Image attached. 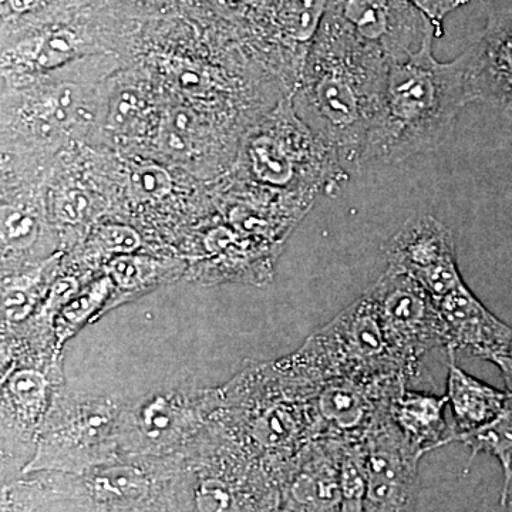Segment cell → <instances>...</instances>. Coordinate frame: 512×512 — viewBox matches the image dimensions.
<instances>
[{"label": "cell", "instance_id": "cell-1", "mask_svg": "<svg viewBox=\"0 0 512 512\" xmlns=\"http://www.w3.org/2000/svg\"><path fill=\"white\" fill-rule=\"evenodd\" d=\"M474 101L467 49L453 62H439L433 40L419 52L389 63L366 163H402L446 143L458 114Z\"/></svg>", "mask_w": 512, "mask_h": 512}, {"label": "cell", "instance_id": "cell-2", "mask_svg": "<svg viewBox=\"0 0 512 512\" xmlns=\"http://www.w3.org/2000/svg\"><path fill=\"white\" fill-rule=\"evenodd\" d=\"M318 35L306 106L326 147L352 174L366 164L390 60L328 16Z\"/></svg>", "mask_w": 512, "mask_h": 512}, {"label": "cell", "instance_id": "cell-3", "mask_svg": "<svg viewBox=\"0 0 512 512\" xmlns=\"http://www.w3.org/2000/svg\"><path fill=\"white\" fill-rule=\"evenodd\" d=\"M295 369L318 386L333 377L400 376L409 382L387 346L375 303L367 292L313 336L295 360Z\"/></svg>", "mask_w": 512, "mask_h": 512}, {"label": "cell", "instance_id": "cell-4", "mask_svg": "<svg viewBox=\"0 0 512 512\" xmlns=\"http://www.w3.org/2000/svg\"><path fill=\"white\" fill-rule=\"evenodd\" d=\"M366 292L375 303L390 352L409 380L414 379L427 353L448 346L439 305L416 279L392 266Z\"/></svg>", "mask_w": 512, "mask_h": 512}, {"label": "cell", "instance_id": "cell-5", "mask_svg": "<svg viewBox=\"0 0 512 512\" xmlns=\"http://www.w3.org/2000/svg\"><path fill=\"white\" fill-rule=\"evenodd\" d=\"M404 377H333L309 400L313 439L363 440L394 397L407 387Z\"/></svg>", "mask_w": 512, "mask_h": 512}, {"label": "cell", "instance_id": "cell-6", "mask_svg": "<svg viewBox=\"0 0 512 512\" xmlns=\"http://www.w3.org/2000/svg\"><path fill=\"white\" fill-rule=\"evenodd\" d=\"M326 16L390 62L414 55L439 37L429 16L410 0H329Z\"/></svg>", "mask_w": 512, "mask_h": 512}, {"label": "cell", "instance_id": "cell-7", "mask_svg": "<svg viewBox=\"0 0 512 512\" xmlns=\"http://www.w3.org/2000/svg\"><path fill=\"white\" fill-rule=\"evenodd\" d=\"M363 440L367 450L365 511L409 510L416 498L423 451L397 426L390 407Z\"/></svg>", "mask_w": 512, "mask_h": 512}, {"label": "cell", "instance_id": "cell-8", "mask_svg": "<svg viewBox=\"0 0 512 512\" xmlns=\"http://www.w3.org/2000/svg\"><path fill=\"white\" fill-rule=\"evenodd\" d=\"M389 266L412 276L434 301L463 284L450 229L430 215L412 218L386 247Z\"/></svg>", "mask_w": 512, "mask_h": 512}, {"label": "cell", "instance_id": "cell-9", "mask_svg": "<svg viewBox=\"0 0 512 512\" xmlns=\"http://www.w3.org/2000/svg\"><path fill=\"white\" fill-rule=\"evenodd\" d=\"M487 25L467 47L474 101L512 119V0H488Z\"/></svg>", "mask_w": 512, "mask_h": 512}, {"label": "cell", "instance_id": "cell-10", "mask_svg": "<svg viewBox=\"0 0 512 512\" xmlns=\"http://www.w3.org/2000/svg\"><path fill=\"white\" fill-rule=\"evenodd\" d=\"M437 305L447 326V348L466 350L500 370L512 365L511 326L488 311L466 282L437 301Z\"/></svg>", "mask_w": 512, "mask_h": 512}, {"label": "cell", "instance_id": "cell-11", "mask_svg": "<svg viewBox=\"0 0 512 512\" xmlns=\"http://www.w3.org/2000/svg\"><path fill=\"white\" fill-rule=\"evenodd\" d=\"M343 443L313 439L285 485V505L299 511H342L340 461Z\"/></svg>", "mask_w": 512, "mask_h": 512}, {"label": "cell", "instance_id": "cell-12", "mask_svg": "<svg viewBox=\"0 0 512 512\" xmlns=\"http://www.w3.org/2000/svg\"><path fill=\"white\" fill-rule=\"evenodd\" d=\"M448 350V404L453 410L454 434L478 429L498 416L510 393L481 382L456 363V349ZM451 437V440H453ZM450 440V443H451Z\"/></svg>", "mask_w": 512, "mask_h": 512}, {"label": "cell", "instance_id": "cell-13", "mask_svg": "<svg viewBox=\"0 0 512 512\" xmlns=\"http://www.w3.org/2000/svg\"><path fill=\"white\" fill-rule=\"evenodd\" d=\"M447 396L403 389L390 403V414L397 426L424 454L450 444L453 427H448L444 410Z\"/></svg>", "mask_w": 512, "mask_h": 512}, {"label": "cell", "instance_id": "cell-14", "mask_svg": "<svg viewBox=\"0 0 512 512\" xmlns=\"http://www.w3.org/2000/svg\"><path fill=\"white\" fill-rule=\"evenodd\" d=\"M461 443L470 448V461L478 453H488L500 461L503 467L504 484L501 491V505H507L512 481V394L508 396L503 410L497 417L478 429L458 433L451 443Z\"/></svg>", "mask_w": 512, "mask_h": 512}, {"label": "cell", "instance_id": "cell-15", "mask_svg": "<svg viewBox=\"0 0 512 512\" xmlns=\"http://www.w3.org/2000/svg\"><path fill=\"white\" fill-rule=\"evenodd\" d=\"M248 156L252 173L261 183L284 188L295 180L296 161L284 141L259 134L249 144Z\"/></svg>", "mask_w": 512, "mask_h": 512}, {"label": "cell", "instance_id": "cell-16", "mask_svg": "<svg viewBox=\"0 0 512 512\" xmlns=\"http://www.w3.org/2000/svg\"><path fill=\"white\" fill-rule=\"evenodd\" d=\"M328 3L329 0H278L276 20L289 39L306 45L318 36Z\"/></svg>", "mask_w": 512, "mask_h": 512}, {"label": "cell", "instance_id": "cell-17", "mask_svg": "<svg viewBox=\"0 0 512 512\" xmlns=\"http://www.w3.org/2000/svg\"><path fill=\"white\" fill-rule=\"evenodd\" d=\"M342 511H365L367 450L365 440L345 441L340 461Z\"/></svg>", "mask_w": 512, "mask_h": 512}, {"label": "cell", "instance_id": "cell-18", "mask_svg": "<svg viewBox=\"0 0 512 512\" xmlns=\"http://www.w3.org/2000/svg\"><path fill=\"white\" fill-rule=\"evenodd\" d=\"M93 490L106 500H131L143 494L144 483L133 468H113L93 481Z\"/></svg>", "mask_w": 512, "mask_h": 512}, {"label": "cell", "instance_id": "cell-19", "mask_svg": "<svg viewBox=\"0 0 512 512\" xmlns=\"http://www.w3.org/2000/svg\"><path fill=\"white\" fill-rule=\"evenodd\" d=\"M130 190L141 200H158L173 190V178L160 165H141L130 174Z\"/></svg>", "mask_w": 512, "mask_h": 512}, {"label": "cell", "instance_id": "cell-20", "mask_svg": "<svg viewBox=\"0 0 512 512\" xmlns=\"http://www.w3.org/2000/svg\"><path fill=\"white\" fill-rule=\"evenodd\" d=\"M76 36L67 30L49 33L40 40L35 60L43 69H53L70 59L76 52Z\"/></svg>", "mask_w": 512, "mask_h": 512}, {"label": "cell", "instance_id": "cell-21", "mask_svg": "<svg viewBox=\"0 0 512 512\" xmlns=\"http://www.w3.org/2000/svg\"><path fill=\"white\" fill-rule=\"evenodd\" d=\"M3 238L15 247H29L37 237V225L32 217L12 207L2 208Z\"/></svg>", "mask_w": 512, "mask_h": 512}, {"label": "cell", "instance_id": "cell-22", "mask_svg": "<svg viewBox=\"0 0 512 512\" xmlns=\"http://www.w3.org/2000/svg\"><path fill=\"white\" fill-rule=\"evenodd\" d=\"M194 130V116L191 111L175 109L168 114L163 130V141L167 150L185 153L190 148V138Z\"/></svg>", "mask_w": 512, "mask_h": 512}, {"label": "cell", "instance_id": "cell-23", "mask_svg": "<svg viewBox=\"0 0 512 512\" xmlns=\"http://www.w3.org/2000/svg\"><path fill=\"white\" fill-rule=\"evenodd\" d=\"M144 101L136 92H121L111 104L107 126L119 130L133 123L143 111Z\"/></svg>", "mask_w": 512, "mask_h": 512}, {"label": "cell", "instance_id": "cell-24", "mask_svg": "<svg viewBox=\"0 0 512 512\" xmlns=\"http://www.w3.org/2000/svg\"><path fill=\"white\" fill-rule=\"evenodd\" d=\"M80 90L74 84H64L50 100L49 123L66 124L79 113Z\"/></svg>", "mask_w": 512, "mask_h": 512}, {"label": "cell", "instance_id": "cell-25", "mask_svg": "<svg viewBox=\"0 0 512 512\" xmlns=\"http://www.w3.org/2000/svg\"><path fill=\"white\" fill-rule=\"evenodd\" d=\"M46 389L45 377L33 370H23L10 379V390L19 402L33 404L39 402Z\"/></svg>", "mask_w": 512, "mask_h": 512}, {"label": "cell", "instance_id": "cell-26", "mask_svg": "<svg viewBox=\"0 0 512 512\" xmlns=\"http://www.w3.org/2000/svg\"><path fill=\"white\" fill-rule=\"evenodd\" d=\"M100 238L109 251L130 254L140 247V237L134 229L123 225H109L100 229Z\"/></svg>", "mask_w": 512, "mask_h": 512}, {"label": "cell", "instance_id": "cell-27", "mask_svg": "<svg viewBox=\"0 0 512 512\" xmlns=\"http://www.w3.org/2000/svg\"><path fill=\"white\" fill-rule=\"evenodd\" d=\"M143 268V261L127 255L114 259L110 264L111 275L124 288H131L143 281Z\"/></svg>", "mask_w": 512, "mask_h": 512}, {"label": "cell", "instance_id": "cell-28", "mask_svg": "<svg viewBox=\"0 0 512 512\" xmlns=\"http://www.w3.org/2000/svg\"><path fill=\"white\" fill-rule=\"evenodd\" d=\"M410 2H413L417 8L423 10L429 16L439 37L443 35L444 19H446L448 13L457 9L453 0H410Z\"/></svg>", "mask_w": 512, "mask_h": 512}, {"label": "cell", "instance_id": "cell-29", "mask_svg": "<svg viewBox=\"0 0 512 512\" xmlns=\"http://www.w3.org/2000/svg\"><path fill=\"white\" fill-rule=\"evenodd\" d=\"M106 289L103 292L94 291L90 295H84L82 298L77 299L73 305H70L66 311L63 312L64 326H74L79 323L80 320L86 318L90 312L94 311L97 306V302L103 298Z\"/></svg>", "mask_w": 512, "mask_h": 512}, {"label": "cell", "instance_id": "cell-30", "mask_svg": "<svg viewBox=\"0 0 512 512\" xmlns=\"http://www.w3.org/2000/svg\"><path fill=\"white\" fill-rule=\"evenodd\" d=\"M26 289H10L5 295V311L12 320L22 319L30 309V296Z\"/></svg>", "mask_w": 512, "mask_h": 512}, {"label": "cell", "instance_id": "cell-31", "mask_svg": "<svg viewBox=\"0 0 512 512\" xmlns=\"http://www.w3.org/2000/svg\"><path fill=\"white\" fill-rule=\"evenodd\" d=\"M170 424L171 414L163 403L153 404V406L148 407L146 412H144V426H146L148 430L161 433V431L170 427Z\"/></svg>", "mask_w": 512, "mask_h": 512}, {"label": "cell", "instance_id": "cell-32", "mask_svg": "<svg viewBox=\"0 0 512 512\" xmlns=\"http://www.w3.org/2000/svg\"><path fill=\"white\" fill-rule=\"evenodd\" d=\"M86 207V200L84 195L80 192H70L69 195L63 198L59 205V214L64 221L76 222L79 221L82 211Z\"/></svg>", "mask_w": 512, "mask_h": 512}, {"label": "cell", "instance_id": "cell-33", "mask_svg": "<svg viewBox=\"0 0 512 512\" xmlns=\"http://www.w3.org/2000/svg\"><path fill=\"white\" fill-rule=\"evenodd\" d=\"M200 505L202 510H222L228 507L229 497L221 490H208L202 493Z\"/></svg>", "mask_w": 512, "mask_h": 512}, {"label": "cell", "instance_id": "cell-34", "mask_svg": "<svg viewBox=\"0 0 512 512\" xmlns=\"http://www.w3.org/2000/svg\"><path fill=\"white\" fill-rule=\"evenodd\" d=\"M214 3L225 13H231V15H241L247 8V0H214Z\"/></svg>", "mask_w": 512, "mask_h": 512}, {"label": "cell", "instance_id": "cell-35", "mask_svg": "<svg viewBox=\"0 0 512 512\" xmlns=\"http://www.w3.org/2000/svg\"><path fill=\"white\" fill-rule=\"evenodd\" d=\"M180 82L185 89H194V87L200 86L201 80L197 73L188 70V72L181 74Z\"/></svg>", "mask_w": 512, "mask_h": 512}, {"label": "cell", "instance_id": "cell-36", "mask_svg": "<svg viewBox=\"0 0 512 512\" xmlns=\"http://www.w3.org/2000/svg\"><path fill=\"white\" fill-rule=\"evenodd\" d=\"M9 3L16 12H26L36 6L39 0H9Z\"/></svg>", "mask_w": 512, "mask_h": 512}, {"label": "cell", "instance_id": "cell-37", "mask_svg": "<svg viewBox=\"0 0 512 512\" xmlns=\"http://www.w3.org/2000/svg\"><path fill=\"white\" fill-rule=\"evenodd\" d=\"M501 375L504 377L505 386H507V392L512 394V365L501 370Z\"/></svg>", "mask_w": 512, "mask_h": 512}, {"label": "cell", "instance_id": "cell-38", "mask_svg": "<svg viewBox=\"0 0 512 512\" xmlns=\"http://www.w3.org/2000/svg\"><path fill=\"white\" fill-rule=\"evenodd\" d=\"M454 3H456L457 9L460 8V6L467 5V3L473 2V0H453Z\"/></svg>", "mask_w": 512, "mask_h": 512}]
</instances>
